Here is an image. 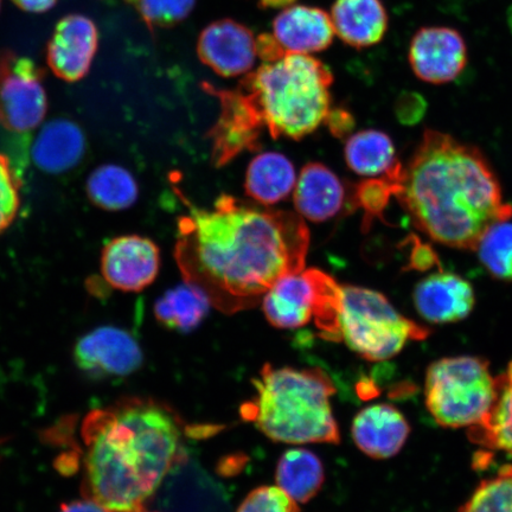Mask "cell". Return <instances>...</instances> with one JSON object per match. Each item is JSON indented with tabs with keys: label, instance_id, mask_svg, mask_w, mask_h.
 Returning <instances> with one entry per match:
<instances>
[{
	"label": "cell",
	"instance_id": "21",
	"mask_svg": "<svg viewBox=\"0 0 512 512\" xmlns=\"http://www.w3.org/2000/svg\"><path fill=\"white\" fill-rule=\"evenodd\" d=\"M86 139L78 125L56 119L44 126L32 146V159L38 169L62 174L75 168L85 156Z\"/></svg>",
	"mask_w": 512,
	"mask_h": 512
},
{
	"label": "cell",
	"instance_id": "28",
	"mask_svg": "<svg viewBox=\"0 0 512 512\" xmlns=\"http://www.w3.org/2000/svg\"><path fill=\"white\" fill-rule=\"evenodd\" d=\"M479 260L492 277L512 283V222H498L479 241Z\"/></svg>",
	"mask_w": 512,
	"mask_h": 512
},
{
	"label": "cell",
	"instance_id": "4",
	"mask_svg": "<svg viewBox=\"0 0 512 512\" xmlns=\"http://www.w3.org/2000/svg\"><path fill=\"white\" fill-rule=\"evenodd\" d=\"M253 384L242 416L267 438L288 445L341 443L331 406L336 388L323 370L265 364Z\"/></svg>",
	"mask_w": 512,
	"mask_h": 512
},
{
	"label": "cell",
	"instance_id": "13",
	"mask_svg": "<svg viewBox=\"0 0 512 512\" xmlns=\"http://www.w3.org/2000/svg\"><path fill=\"white\" fill-rule=\"evenodd\" d=\"M197 51L201 61L223 78L251 72L258 57L252 31L232 19L217 21L204 29Z\"/></svg>",
	"mask_w": 512,
	"mask_h": 512
},
{
	"label": "cell",
	"instance_id": "31",
	"mask_svg": "<svg viewBox=\"0 0 512 512\" xmlns=\"http://www.w3.org/2000/svg\"><path fill=\"white\" fill-rule=\"evenodd\" d=\"M195 2L196 0H139V10L150 27H170L188 17Z\"/></svg>",
	"mask_w": 512,
	"mask_h": 512
},
{
	"label": "cell",
	"instance_id": "22",
	"mask_svg": "<svg viewBox=\"0 0 512 512\" xmlns=\"http://www.w3.org/2000/svg\"><path fill=\"white\" fill-rule=\"evenodd\" d=\"M296 184V169L283 153H260L248 166L245 184L247 195L264 206L286 200Z\"/></svg>",
	"mask_w": 512,
	"mask_h": 512
},
{
	"label": "cell",
	"instance_id": "17",
	"mask_svg": "<svg viewBox=\"0 0 512 512\" xmlns=\"http://www.w3.org/2000/svg\"><path fill=\"white\" fill-rule=\"evenodd\" d=\"M411 432L408 421L398 408L376 403L363 408L352 421L351 434L360 450L374 459L396 456Z\"/></svg>",
	"mask_w": 512,
	"mask_h": 512
},
{
	"label": "cell",
	"instance_id": "41",
	"mask_svg": "<svg viewBox=\"0 0 512 512\" xmlns=\"http://www.w3.org/2000/svg\"><path fill=\"white\" fill-rule=\"evenodd\" d=\"M140 512H146V511L143 510V511H140Z\"/></svg>",
	"mask_w": 512,
	"mask_h": 512
},
{
	"label": "cell",
	"instance_id": "38",
	"mask_svg": "<svg viewBox=\"0 0 512 512\" xmlns=\"http://www.w3.org/2000/svg\"><path fill=\"white\" fill-rule=\"evenodd\" d=\"M19 8L28 12H46L53 8L57 0H12Z\"/></svg>",
	"mask_w": 512,
	"mask_h": 512
},
{
	"label": "cell",
	"instance_id": "23",
	"mask_svg": "<svg viewBox=\"0 0 512 512\" xmlns=\"http://www.w3.org/2000/svg\"><path fill=\"white\" fill-rule=\"evenodd\" d=\"M323 463L306 448H291L279 459L275 482L297 503L310 502L324 484Z\"/></svg>",
	"mask_w": 512,
	"mask_h": 512
},
{
	"label": "cell",
	"instance_id": "7",
	"mask_svg": "<svg viewBox=\"0 0 512 512\" xmlns=\"http://www.w3.org/2000/svg\"><path fill=\"white\" fill-rule=\"evenodd\" d=\"M497 394V376L491 374L489 362L482 357H447L427 370L426 406L440 426L479 425L494 407Z\"/></svg>",
	"mask_w": 512,
	"mask_h": 512
},
{
	"label": "cell",
	"instance_id": "14",
	"mask_svg": "<svg viewBox=\"0 0 512 512\" xmlns=\"http://www.w3.org/2000/svg\"><path fill=\"white\" fill-rule=\"evenodd\" d=\"M413 302L426 322L451 324L462 322L476 305L472 285L458 274L439 271L415 286Z\"/></svg>",
	"mask_w": 512,
	"mask_h": 512
},
{
	"label": "cell",
	"instance_id": "40",
	"mask_svg": "<svg viewBox=\"0 0 512 512\" xmlns=\"http://www.w3.org/2000/svg\"><path fill=\"white\" fill-rule=\"evenodd\" d=\"M508 23H509V27L512 31V6L511 8L509 9V12H508Z\"/></svg>",
	"mask_w": 512,
	"mask_h": 512
},
{
	"label": "cell",
	"instance_id": "39",
	"mask_svg": "<svg viewBox=\"0 0 512 512\" xmlns=\"http://www.w3.org/2000/svg\"><path fill=\"white\" fill-rule=\"evenodd\" d=\"M296 0H260L262 8L280 9L292 5Z\"/></svg>",
	"mask_w": 512,
	"mask_h": 512
},
{
	"label": "cell",
	"instance_id": "36",
	"mask_svg": "<svg viewBox=\"0 0 512 512\" xmlns=\"http://www.w3.org/2000/svg\"><path fill=\"white\" fill-rule=\"evenodd\" d=\"M326 123L332 134L337 138L347 136L355 126V120L352 115L344 110H335L326 115Z\"/></svg>",
	"mask_w": 512,
	"mask_h": 512
},
{
	"label": "cell",
	"instance_id": "24",
	"mask_svg": "<svg viewBox=\"0 0 512 512\" xmlns=\"http://www.w3.org/2000/svg\"><path fill=\"white\" fill-rule=\"evenodd\" d=\"M211 306L213 304L202 288L185 281L157 300L155 316L165 328L191 332L208 316Z\"/></svg>",
	"mask_w": 512,
	"mask_h": 512
},
{
	"label": "cell",
	"instance_id": "5",
	"mask_svg": "<svg viewBox=\"0 0 512 512\" xmlns=\"http://www.w3.org/2000/svg\"><path fill=\"white\" fill-rule=\"evenodd\" d=\"M332 80L329 68L313 57L285 54L248 75L241 92L273 138L300 140L330 112Z\"/></svg>",
	"mask_w": 512,
	"mask_h": 512
},
{
	"label": "cell",
	"instance_id": "16",
	"mask_svg": "<svg viewBox=\"0 0 512 512\" xmlns=\"http://www.w3.org/2000/svg\"><path fill=\"white\" fill-rule=\"evenodd\" d=\"M219 95L222 114L211 131L214 140V160L219 166L245 150H255L262 124L246 95L239 92H215Z\"/></svg>",
	"mask_w": 512,
	"mask_h": 512
},
{
	"label": "cell",
	"instance_id": "18",
	"mask_svg": "<svg viewBox=\"0 0 512 512\" xmlns=\"http://www.w3.org/2000/svg\"><path fill=\"white\" fill-rule=\"evenodd\" d=\"M334 35L331 17L310 6H290L273 23L274 40L286 54L318 53L330 46Z\"/></svg>",
	"mask_w": 512,
	"mask_h": 512
},
{
	"label": "cell",
	"instance_id": "30",
	"mask_svg": "<svg viewBox=\"0 0 512 512\" xmlns=\"http://www.w3.org/2000/svg\"><path fill=\"white\" fill-rule=\"evenodd\" d=\"M402 170L395 174L384 176L381 179H369L358 185L355 191V200L364 211L366 220L371 221L382 217L387 208L390 197L398 192V181Z\"/></svg>",
	"mask_w": 512,
	"mask_h": 512
},
{
	"label": "cell",
	"instance_id": "29",
	"mask_svg": "<svg viewBox=\"0 0 512 512\" xmlns=\"http://www.w3.org/2000/svg\"><path fill=\"white\" fill-rule=\"evenodd\" d=\"M458 512H512V465L483 480Z\"/></svg>",
	"mask_w": 512,
	"mask_h": 512
},
{
	"label": "cell",
	"instance_id": "20",
	"mask_svg": "<svg viewBox=\"0 0 512 512\" xmlns=\"http://www.w3.org/2000/svg\"><path fill=\"white\" fill-rule=\"evenodd\" d=\"M345 189L334 171L320 163L307 164L297 179L294 206L312 222H325L342 210Z\"/></svg>",
	"mask_w": 512,
	"mask_h": 512
},
{
	"label": "cell",
	"instance_id": "6",
	"mask_svg": "<svg viewBox=\"0 0 512 512\" xmlns=\"http://www.w3.org/2000/svg\"><path fill=\"white\" fill-rule=\"evenodd\" d=\"M338 330L351 351L371 362L390 360L409 342L430 336V330L401 315L382 293L350 285H341Z\"/></svg>",
	"mask_w": 512,
	"mask_h": 512
},
{
	"label": "cell",
	"instance_id": "12",
	"mask_svg": "<svg viewBox=\"0 0 512 512\" xmlns=\"http://www.w3.org/2000/svg\"><path fill=\"white\" fill-rule=\"evenodd\" d=\"M160 253L155 242L138 235L120 236L107 243L101 258L105 280L117 290L140 292L156 280Z\"/></svg>",
	"mask_w": 512,
	"mask_h": 512
},
{
	"label": "cell",
	"instance_id": "15",
	"mask_svg": "<svg viewBox=\"0 0 512 512\" xmlns=\"http://www.w3.org/2000/svg\"><path fill=\"white\" fill-rule=\"evenodd\" d=\"M98 40V29L91 19L81 15L63 18L49 42V67L64 81L85 78L98 49Z\"/></svg>",
	"mask_w": 512,
	"mask_h": 512
},
{
	"label": "cell",
	"instance_id": "33",
	"mask_svg": "<svg viewBox=\"0 0 512 512\" xmlns=\"http://www.w3.org/2000/svg\"><path fill=\"white\" fill-rule=\"evenodd\" d=\"M236 512H300L298 503L279 486H260L249 492Z\"/></svg>",
	"mask_w": 512,
	"mask_h": 512
},
{
	"label": "cell",
	"instance_id": "9",
	"mask_svg": "<svg viewBox=\"0 0 512 512\" xmlns=\"http://www.w3.org/2000/svg\"><path fill=\"white\" fill-rule=\"evenodd\" d=\"M40 69L28 57L0 55V124L12 133H28L47 113Z\"/></svg>",
	"mask_w": 512,
	"mask_h": 512
},
{
	"label": "cell",
	"instance_id": "25",
	"mask_svg": "<svg viewBox=\"0 0 512 512\" xmlns=\"http://www.w3.org/2000/svg\"><path fill=\"white\" fill-rule=\"evenodd\" d=\"M344 156L349 168L364 177H384L400 165L393 140L388 134L376 130L351 136L345 145Z\"/></svg>",
	"mask_w": 512,
	"mask_h": 512
},
{
	"label": "cell",
	"instance_id": "35",
	"mask_svg": "<svg viewBox=\"0 0 512 512\" xmlns=\"http://www.w3.org/2000/svg\"><path fill=\"white\" fill-rule=\"evenodd\" d=\"M438 264L439 260L433 249L430 246L424 245V243H421L419 240H415L411 261H409V268L418 271H427Z\"/></svg>",
	"mask_w": 512,
	"mask_h": 512
},
{
	"label": "cell",
	"instance_id": "8",
	"mask_svg": "<svg viewBox=\"0 0 512 512\" xmlns=\"http://www.w3.org/2000/svg\"><path fill=\"white\" fill-rule=\"evenodd\" d=\"M341 285L318 270L283 275L262 297L268 323L278 329H299L315 318L323 337L339 342L338 307Z\"/></svg>",
	"mask_w": 512,
	"mask_h": 512
},
{
	"label": "cell",
	"instance_id": "34",
	"mask_svg": "<svg viewBox=\"0 0 512 512\" xmlns=\"http://www.w3.org/2000/svg\"><path fill=\"white\" fill-rule=\"evenodd\" d=\"M396 108H398V117L402 123L412 125L424 117L427 104L420 94L408 92L401 94Z\"/></svg>",
	"mask_w": 512,
	"mask_h": 512
},
{
	"label": "cell",
	"instance_id": "11",
	"mask_svg": "<svg viewBox=\"0 0 512 512\" xmlns=\"http://www.w3.org/2000/svg\"><path fill=\"white\" fill-rule=\"evenodd\" d=\"M76 366L94 377H126L143 366L137 339L115 326H101L83 336L74 350Z\"/></svg>",
	"mask_w": 512,
	"mask_h": 512
},
{
	"label": "cell",
	"instance_id": "19",
	"mask_svg": "<svg viewBox=\"0 0 512 512\" xmlns=\"http://www.w3.org/2000/svg\"><path fill=\"white\" fill-rule=\"evenodd\" d=\"M331 21L336 34L348 46H376L386 36L389 17L382 0H336Z\"/></svg>",
	"mask_w": 512,
	"mask_h": 512
},
{
	"label": "cell",
	"instance_id": "27",
	"mask_svg": "<svg viewBox=\"0 0 512 512\" xmlns=\"http://www.w3.org/2000/svg\"><path fill=\"white\" fill-rule=\"evenodd\" d=\"M87 194L96 207L118 211L131 208L138 200L139 188L130 171L119 165H102L87 182Z\"/></svg>",
	"mask_w": 512,
	"mask_h": 512
},
{
	"label": "cell",
	"instance_id": "3",
	"mask_svg": "<svg viewBox=\"0 0 512 512\" xmlns=\"http://www.w3.org/2000/svg\"><path fill=\"white\" fill-rule=\"evenodd\" d=\"M414 226L451 248L476 251L496 223L510 220L501 184L476 146L427 130L398 182Z\"/></svg>",
	"mask_w": 512,
	"mask_h": 512
},
{
	"label": "cell",
	"instance_id": "26",
	"mask_svg": "<svg viewBox=\"0 0 512 512\" xmlns=\"http://www.w3.org/2000/svg\"><path fill=\"white\" fill-rule=\"evenodd\" d=\"M497 381L494 407L479 425L469 428V437L477 445L512 456V362Z\"/></svg>",
	"mask_w": 512,
	"mask_h": 512
},
{
	"label": "cell",
	"instance_id": "32",
	"mask_svg": "<svg viewBox=\"0 0 512 512\" xmlns=\"http://www.w3.org/2000/svg\"><path fill=\"white\" fill-rule=\"evenodd\" d=\"M19 179L11 168L10 159L0 153V234L15 221L21 196Z\"/></svg>",
	"mask_w": 512,
	"mask_h": 512
},
{
	"label": "cell",
	"instance_id": "10",
	"mask_svg": "<svg viewBox=\"0 0 512 512\" xmlns=\"http://www.w3.org/2000/svg\"><path fill=\"white\" fill-rule=\"evenodd\" d=\"M469 61L465 38L450 27H424L415 32L409 43L408 62L416 78L445 85L464 72Z\"/></svg>",
	"mask_w": 512,
	"mask_h": 512
},
{
	"label": "cell",
	"instance_id": "1",
	"mask_svg": "<svg viewBox=\"0 0 512 512\" xmlns=\"http://www.w3.org/2000/svg\"><path fill=\"white\" fill-rule=\"evenodd\" d=\"M183 200L188 214L178 223L177 264L222 312L251 309L283 275L304 270L310 235L302 217L227 195L211 210Z\"/></svg>",
	"mask_w": 512,
	"mask_h": 512
},
{
	"label": "cell",
	"instance_id": "2",
	"mask_svg": "<svg viewBox=\"0 0 512 512\" xmlns=\"http://www.w3.org/2000/svg\"><path fill=\"white\" fill-rule=\"evenodd\" d=\"M83 498L107 512H140L185 458L181 419L164 403L128 398L82 422Z\"/></svg>",
	"mask_w": 512,
	"mask_h": 512
},
{
	"label": "cell",
	"instance_id": "37",
	"mask_svg": "<svg viewBox=\"0 0 512 512\" xmlns=\"http://www.w3.org/2000/svg\"><path fill=\"white\" fill-rule=\"evenodd\" d=\"M60 512H107L100 504L92 499L83 498L82 501H76L63 504Z\"/></svg>",
	"mask_w": 512,
	"mask_h": 512
}]
</instances>
